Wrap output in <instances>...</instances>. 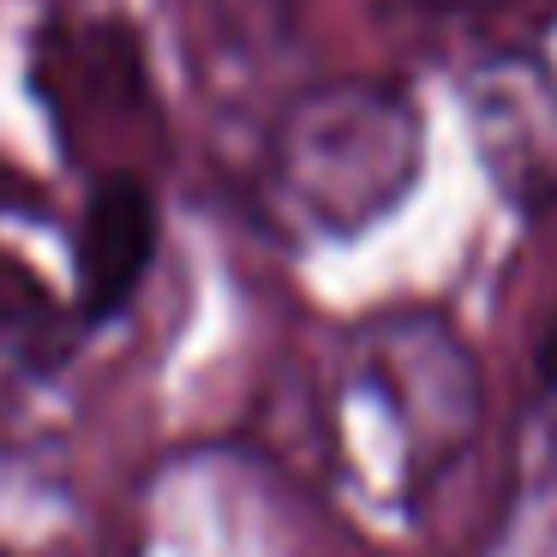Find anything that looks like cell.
Masks as SVG:
<instances>
[{"label": "cell", "mask_w": 557, "mask_h": 557, "mask_svg": "<svg viewBox=\"0 0 557 557\" xmlns=\"http://www.w3.org/2000/svg\"><path fill=\"white\" fill-rule=\"evenodd\" d=\"M480 366L437 312H389L342 360V468L389 509H413L480 437Z\"/></svg>", "instance_id": "obj_1"}, {"label": "cell", "mask_w": 557, "mask_h": 557, "mask_svg": "<svg viewBox=\"0 0 557 557\" xmlns=\"http://www.w3.org/2000/svg\"><path fill=\"white\" fill-rule=\"evenodd\" d=\"M425 169L420 102L384 78H336L270 126L258 193L288 240H342L413 193Z\"/></svg>", "instance_id": "obj_2"}, {"label": "cell", "mask_w": 557, "mask_h": 557, "mask_svg": "<svg viewBox=\"0 0 557 557\" xmlns=\"http://www.w3.org/2000/svg\"><path fill=\"white\" fill-rule=\"evenodd\" d=\"M30 90L54 121V138L73 162H90L97 133H157V78L145 37L121 13H73L54 7L30 42Z\"/></svg>", "instance_id": "obj_3"}, {"label": "cell", "mask_w": 557, "mask_h": 557, "mask_svg": "<svg viewBox=\"0 0 557 557\" xmlns=\"http://www.w3.org/2000/svg\"><path fill=\"white\" fill-rule=\"evenodd\" d=\"M73 312L102 330L133 312L162 252V198L138 162L85 169V198L73 216Z\"/></svg>", "instance_id": "obj_4"}, {"label": "cell", "mask_w": 557, "mask_h": 557, "mask_svg": "<svg viewBox=\"0 0 557 557\" xmlns=\"http://www.w3.org/2000/svg\"><path fill=\"white\" fill-rule=\"evenodd\" d=\"M533 449L557 473V306L540 330V348H533Z\"/></svg>", "instance_id": "obj_5"}, {"label": "cell", "mask_w": 557, "mask_h": 557, "mask_svg": "<svg viewBox=\"0 0 557 557\" xmlns=\"http://www.w3.org/2000/svg\"><path fill=\"white\" fill-rule=\"evenodd\" d=\"M0 557H13V552H7V545H0Z\"/></svg>", "instance_id": "obj_6"}]
</instances>
